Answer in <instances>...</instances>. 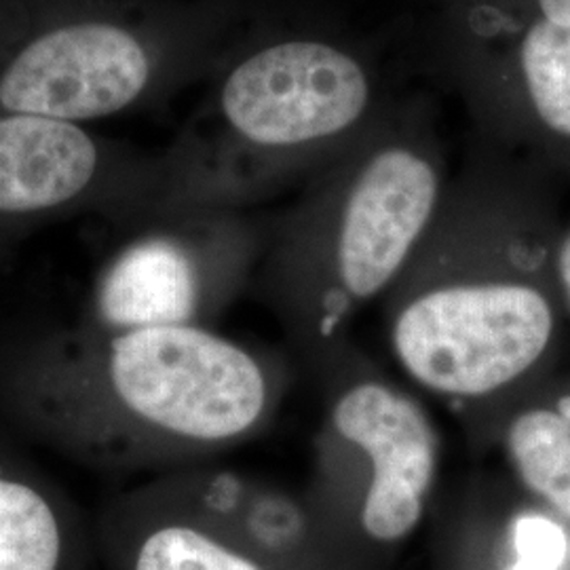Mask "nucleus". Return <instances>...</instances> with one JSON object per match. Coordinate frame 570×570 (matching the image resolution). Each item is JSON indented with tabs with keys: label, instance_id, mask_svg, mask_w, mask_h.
Segmentation results:
<instances>
[{
	"label": "nucleus",
	"instance_id": "f257e3e1",
	"mask_svg": "<svg viewBox=\"0 0 570 570\" xmlns=\"http://www.w3.org/2000/svg\"><path fill=\"white\" fill-rule=\"evenodd\" d=\"M82 364L91 414L184 446H220L265 421L271 381L242 345L197 324L100 334Z\"/></svg>",
	"mask_w": 570,
	"mask_h": 570
},
{
	"label": "nucleus",
	"instance_id": "f03ea898",
	"mask_svg": "<svg viewBox=\"0 0 570 570\" xmlns=\"http://www.w3.org/2000/svg\"><path fill=\"white\" fill-rule=\"evenodd\" d=\"M553 334L548 298L529 284L469 279L416 294L393 320L391 346L419 387L480 400L534 366Z\"/></svg>",
	"mask_w": 570,
	"mask_h": 570
},
{
	"label": "nucleus",
	"instance_id": "7ed1b4c3",
	"mask_svg": "<svg viewBox=\"0 0 570 570\" xmlns=\"http://www.w3.org/2000/svg\"><path fill=\"white\" fill-rule=\"evenodd\" d=\"M366 70L343 49L320 41L273 45L228 77V122L261 146H305L338 136L370 104Z\"/></svg>",
	"mask_w": 570,
	"mask_h": 570
},
{
	"label": "nucleus",
	"instance_id": "20e7f679",
	"mask_svg": "<svg viewBox=\"0 0 570 570\" xmlns=\"http://www.w3.org/2000/svg\"><path fill=\"white\" fill-rule=\"evenodd\" d=\"M440 202V174L407 146L372 155L346 193L336 277L355 303L376 298L404 268Z\"/></svg>",
	"mask_w": 570,
	"mask_h": 570
},
{
	"label": "nucleus",
	"instance_id": "39448f33",
	"mask_svg": "<svg viewBox=\"0 0 570 570\" xmlns=\"http://www.w3.org/2000/svg\"><path fill=\"white\" fill-rule=\"evenodd\" d=\"M332 428L370 465L362 524L376 541H400L423 518L440 442L412 397L379 381H362L336 400Z\"/></svg>",
	"mask_w": 570,
	"mask_h": 570
},
{
	"label": "nucleus",
	"instance_id": "423d86ee",
	"mask_svg": "<svg viewBox=\"0 0 570 570\" xmlns=\"http://www.w3.org/2000/svg\"><path fill=\"white\" fill-rule=\"evenodd\" d=\"M148 81L140 42L102 23L63 28L32 42L0 81V104L58 121L94 119L136 100Z\"/></svg>",
	"mask_w": 570,
	"mask_h": 570
},
{
	"label": "nucleus",
	"instance_id": "0eeeda50",
	"mask_svg": "<svg viewBox=\"0 0 570 570\" xmlns=\"http://www.w3.org/2000/svg\"><path fill=\"white\" fill-rule=\"evenodd\" d=\"M202 271L184 245L150 237L108 266L94 303L100 334L195 324L202 311Z\"/></svg>",
	"mask_w": 570,
	"mask_h": 570
},
{
	"label": "nucleus",
	"instance_id": "6e6552de",
	"mask_svg": "<svg viewBox=\"0 0 570 570\" xmlns=\"http://www.w3.org/2000/svg\"><path fill=\"white\" fill-rule=\"evenodd\" d=\"M98 150L79 127L47 117L0 119V212L66 204L91 183Z\"/></svg>",
	"mask_w": 570,
	"mask_h": 570
},
{
	"label": "nucleus",
	"instance_id": "1a4fd4ad",
	"mask_svg": "<svg viewBox=\"0 0 570 570\" xmlns=\"http://www.w3.org/2000/svg\"><path fill=\"white\" fill-rule=\"evenodd\" d=\"M505 444L524 487L570 518V416L527 410L511 421Z\"/></svg>",
	"mask_w": 570,
	"mask_h": 570
},
{
	"label": "nucleus",
	"instance_id": "9d476101",
	"mask_svg": "<svg viewBox=\"0 0 570 570\" xmlns=\"http://www.w3.org/2000/svg\"><path fill=\"white\" fill-rule=\"evenodd\" d=\"M63 530L41 490L0 471V570H60Z\"/></svg>",
	"mask_w": 570,
	"mask_h": 570
},
{
	"label": "nucleus",
	"instance_id": "9b49d317",
	"mask_svg": "<svg viewBox=\"0 0 570 570\" xmlns=\"http://www.w3.org/2000/svg\"><path fill=\"white\" fill-rule=\"evenodd\" d=\"M520 68L537 117L570 138V26L534 21L520 45Z\"/></svg>",
	"mask_w": 570,
	"mask_h": 570
},
{
	"label": "nucleus",
	"instance_id": "f8f14e48",
	"mask_svg": "<svg viewBox=\"0 0 570 570\" xmlns=\"http://www.w3.org/2000/svg\"><path fill=\"white\" fill-rule=\"evenodd\" d=\"M134 570H263L204 530L167 524L144 537Z\"/></svg>",
	"mask_w": 570,
	"mask_h": 570
},
{
	"label": "nucleus",
	"instance_id": "ddd939ff",
	"mask_svg": "<svg viewBox=\"0 0 570 570\" xmlns=\"http://www.w3.org/2000/svg\"><path fill=\"white\" fill-rule=\"evenodd\" d=\"M541 18L560 23V26H570V0H537Z\"/></svg>",
	"mask_w": 570,
	"mask_h": 570
},
{
	"label": "nucleus",
	"instance_id": "4468645a",
	"mask_svg": "<svg viewBox=\"0 0 570 570\" xmlns=\"http://www.w3.org/2000/svg\"><path fill=\"white\" fill-rule=\"evenodd\" d=\"M558 273H560V282L564 285L570 301V235L562 242L560 252H558Z\"/></svg>",
	"mask_w": 570,
	"mask_h": 570
}]
</instances>
